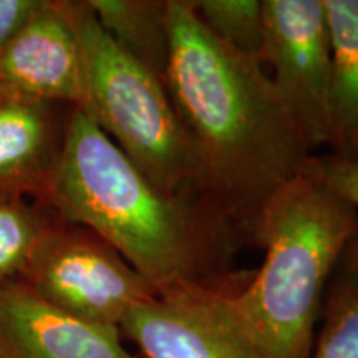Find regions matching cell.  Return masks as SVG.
I'll return each mask as SVG.
<instances>
[{"instance_id": "1", "label": "cell", "mask_w": 358, "mask_h": 358, "mask_svg": "<svg viewBox=\"0 0 358 358\" xmlns=\"http://www.w3.org/2000/svg\"><path fill=\"white\" fill-rule=\"evenodd\" d=\"M164 87L189 141L206 203L245 243L262 208L315 153L256 60L214 37L189 0H168Z\"/></svg>"}, {"instance_id": "2", "label": "cell", "mask_w": 358, "mask_h": 358, "mask_svg": "<svg viewBox=\"0 0 358 358\" xmlns=\"http://www.w3.org/2000/svg\"><path fill=\"white\" fill-rule=\"evenodd\" d=\"M42 201L58 219L100 236L158 290L231 282L229 264L245 243L206 201L151 185L78 108Z\"/></svg>"}, {"instance_id": "3", "label": "cell", "mask_w": 358, "mask_h": 358, "mask_svg": "<svg viewBox=\"0 0 358 358\" xmlns=\"http://www.w3.org/2000/svg\"><path fill=\"white\" fill-rule=\"evenodd\" d=\"M358 236V209L322 176L315 156L259 213L264 249L232 307L264 358H310L322 303L340 256Z\"/></svg>"}, {"instance_id": "4", "label": "cell", "mask_w": 358, "mask_h": 358, "mask_svg": "<svg viewBox=\"0 0 358 358\" xmlns=\"http://www.w3.org/2000/svg\"><path fill=\"white\" fill-rule=\"evenodd\" d=\"M83 58L80 111L101 129L151 185L203 199L198 168L163 80L127 55L85 2H70Z\"/></svg>"}, {"instance_id": "5", "label": "cell", "mask_w": 358, "mask_h": 358, "mask_svg": "<svg viewBox=\"0 0 358 358\" xmlns=\"http://www.w3.org/2000/svg\"><path fill=\"white\" fill-rule=\"evenodd\" d=\"M20 280L58 310L113 329H120L131 308L159 292L100 236L62 219Z\"/></svg>"}, {"instance_id": "6", "label": "cell", "mask_w": 358, "mask_h": 358, "mask_svg": "<svg viewBox=\"0 0 358 358\" xmlns=\"http://www.w3.org/2000/svg\"><path fill=\"white\" fill-rule=\"evenodd\" d=\"M262 65L315 153L334 148L329 90L332 53L324 0H262Z\"/></svg>"}, {"instance_id": "7", "label": "cell", "mask_w": 358, "mask_h": 358, "mask_svg": "<svg viewBox=\"0 0 358 358\" xmlns=\"http://www.w3.org/2000/svg\"><path fill=\"white\" fill-rule=\"evenodd\" d=\"M224 284H185L159 290L124 317L120 332L143 358H264L232 307Z\"/></svg>"}, {"instance_id": "8", "label": "cell", "mask_w": 358, "mask_h": 358, "mask_svg": "<svg viewBox=\"0 0 358 358\" xmlns=\"http://www.w3.org/2000/svg\"><path fill=\"white\" fill-rule=\"evenodd\" d=\"M0 95L80 108L83 58L70 0H43L24 30L0 53Z\"/></svg>"}, {"instance_id": "9", "label": "cell", "mask_w": 358, "mask_h": 358, "mask_svg": "<svg viewBox=\"0 0 358 358\" xmlns=\"http://www.w3.org/2000/svg\"><path fill=\"white\" fill-rule=\"evenodd\" d=\"M122 338L120 329L58 310L20 279L0 282V358H140Z\"/></svg>"}, {"instance_id": "10", "label": "cell", "mask_w": 358, "mask_h": 358, "mask_svg": "<svg viewBox=\"0 0 358 358\" xmlns=\"http://www.w3.org/2000/svg\"><path fill=\"white\" fill-rule=\"evenodd\" d=\"M73 106L0 95V192L42 199L64 150Z\"/></svg>"}, {"instance_id": "11", "label": "cell", "mask_w": 358, "mask_h": 358, "mask_svg": "<svg viewBox=\"0 0 358 358\" xmlns=\"http://www.w3.org/2000/svg\"><path fill=\"white\" fill-rule=\"evenodd\" d=\"M330 34L332 153L358 161V0H324Z\"/></svg>"}, {"instance_id": "12", "label": "cell", "mask_w": 358, "mask_h": 358, "mask_svg": "<svg viewBox=\"0 0 358 358\" xmlns=\"http://www.w3.org/2000/svg\"><path fill=\"white\" fill-rule=\"evenodd\" d=\"M101 29L164 83L169 60L168 0H87Z\"/></svg>"}, {"instance_id": "13", "label": "cell", "mask_w": 358, "mask_h": 358, "mask_svg": "<svg viewBox=\"0 0 358 358\" xmlns=\"http://www.w3.org/2000/svg\"><path fill=\"white\" fill-rule=\"evenodd\" d=\"M319 320L310 358H358V236L334 268Z\"/></svg>"}, {"instance_id": "14", "label": "cell", "mask_w": 358, "mask_h": 358, "mask_svg": "<svg viewBox=\"0 0 358 358\" xmlns=\"http://www.w3.org/2000/svg\"><path fill=\"white\" fill-rule=\"evenodd\" d=\"M57 222L58 216L42 199L0 192V282L22 279Z\"/></svg>"}, {"instance_id": "15", "label": "cell", "mask_w": 358, "mask_h": 358, "mask_svg": "<svg viewBox=\"0 0 358 358\" xmlns=\"http://www.w3.org/2000/svg\"><path fill=\"white\" fill-rule=\"evenodd\" d=\"M192 10L219 42L262 65V0H189Z\"/></svg>"}, {"instance_id": "16", "label": "cell", "mask_w": 358, "mask_h": 358, "mask_svg": "<svg viewBox=\"0 0 358 358\" xmlns=\"http://www.w3.org/2000/svg\"><path fill=\"white\" fill-rule=\"evenodd\" d=\"M315 164L322 176L358 209V161L343 159L335 155H315Z\"/></svg>"}, {"instance_id": "17", "label": "cell", "mask_w": 358, "mask_h": 358, "mask_svg": "<svg viewBox=\"0 0 358 358\" xmlns=\"http://www.w3.org/2000/svg\"><path fill=\"white\" fill-rule=\"evenodd\" d=\"M43 6V0H0V53Z\"/></svg>"}]
</instances>
